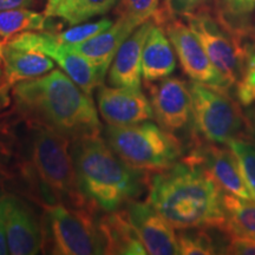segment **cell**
I'll use <instances>...</instances> for the list:
<instances>
[{
	"label": "cell",
	"mask_w": 255,
	"mask_h": 255,
	"mask_svg": "<svg viewBox=\"0 0 255 255\" xmlns=\"http://www.w3.org/2000/svg\"><path fill=\"white\" fill-rule=\"evenodd\" d=\"M203 0H171V8L175 14H183L199 7Z\"/></svg>",
	"instance_id": "31"
},
{
	"label": "cell",
	"mask_w": 255,
	"mask_h": 255,
	"mask_svg": "<svg viewBox=\"0 0 255 255\" xmlns=\"http://www.w3.org/2000/svg\"><path fill=\"white\" fill-rule=\"evenodd\" d=\"M9 45L19 49L36 50L45 53L58 64L76 84H78L88 95L103 84V79L95 66L78 52L62 45L52 36V32L28 31L6 39Z\"/></svg>",
	"instance_id": "10"
},
{
	"label": "cell",
	"mask_w": 255,
	"mask_h": 255,
	"mask_svg": "<svg viewBox=\"0 0 255 255\" xmlns=\"http://www.w3.org/2000/svg\"><path fill=\"white\" fill-rule=\"evenodd\" d=\"M8 252L13 255H34L43 251V223L23 197L0 194Z\"/></svg>",
	"instance_id": "11"
},
{
	"label": "cell",
	"mask_w": 255,
	"mask_h": 255,
	"mask_svg": "<svg viewBox=\"0 0 255 255\" xmlns=\"http://www.w3.org/2000/svg\"><path fill=\"white\" fill-rule=\"evenodd\" d=\"M253 9H255V0H248V1H247V6H246V9H245V12L253 11Z\"/></svg>",
	"instance_id": "39"
},
{
	"label": "cell",
	"mask_w": 255,
	"mask_h": 255,
	"mask_svg": "<svg viewBox=\"0 0 255 255\" xmlns=\"http://www.w3.org/2000/svg\"><path fill=\"white\" fill-rule=\"evenodd\" d=\"M159 25L163 26L178 57L181 68L191 81L216 90L228 91L231 87L227 81L209 59L189 25L177 19L175 14L164 18Z\"/></svg>",
	"instance_id": "9"
},
{
	"label": "cell",
	"mask_w": 255,
	"mask_h": 255,
	"mask_svg": "<svg viewBox=\"0 0 255 255\" xmlns=\"http://www.w3.org/2000/svg\"><path fill=\"white\" fill-rule=\"evenodd\" d=\"M105 141L124 163L144 173H159L176 164L182 146L174 133L149 122L105 129Z\"/></svg>",
	"instance_id": "5"
},
{
	"label": "cell",
	"mask_w": 255,
	"mask_h": 255,
	"mask_svg": "<svg viewBox=\"0 0 255 255\" xmlns=\"http://www.w3.org/2000/svg\"><path fill=\"white\" fill-rule=\"evenodd\" d=\"M45 13L32 11L27 7L0 12V38L2 40L28 31H45L50 26Z\"/></svg>",
	"instance_id": "23"
},
{
	"label": "cell",
	"mask_w": 255,
	"mask_h": 255,
	"mask_svg": "<svg viewBox=\"0 0 255 255\" xmlns=\"http://www.w3.org/2000/svg\"><path fill=\"white\" fill-rule=\"evenodd\" d=\"M191 95V121L196 139L228 144L246 131L245 114L226 91L206 87L200 83L189 84Z\"/></svg>",
	"instance_id": "8"
},
{
	"label": "cell",
	"mask_w": 255,
	"mask_h": 255,
	"mask_svg": "<svg viewBox=\"0 0 255 255\" xmlns=\"http://www.w3.org/2000/svg\"><path fill=\"white\" fill-rule=\"evenodd\" d=\"M45 210L43 252L56 255L104 254L96 210L55 203Z\"/></svg>",
	"instance_id": "6"
},
{
	"label": "cell",
	"mask_w": 255,
	"mask_h": 255,
	"mask_svg": "<svg viewBox=\"0 0 255 255\" xmlns=\"http://www.w3.org/2000/svg\"><path fill=\"white\" fill-rule=\"evenodd\" d=\"M98 227L103 239L104 254H148L124 208L105 213L98 220Z\"/></svg>",
	"instance_id": "19"
},
{
	"label": "cell",
	"mask_w": 255,
	"mask_h": 255,
	"mask_svg": "<svg viewBox=\"0 0 255 255\" xmlns=\"http://www.w3.org/2000/svg\"><path fill=\"white\" fill-rule=\"evenodd\" d=\"M154 23L151 19L139 25L121 45L108 75L111 87L141 89L143 47Z\"/></svg>",
	"instance_id": "16"
},
{
	"label": "cell",
	"mask_w": 255,
	"mask_h": 255,
	"mask_svg": "<svg viewBox=\"0 0 255 255\" xmlns=\"http://www.w3.org/2000/svg\"><path fill=\"white\" fill-rule=\"evenodd\" d=\"M81 0H46L44 13L49 18L63 19Z\"/></svg>",
	"instance_id": "30"
},
{
	"label": "cell",
	"mask_w": 255,
	"mask_h": 255,
	"mask_svg": "<svg viewBox=\"0 0 255 255\" xmlns=\"http://www.w3.org/2000/svg\"><path fill=\"white\" fill-rule=\"evenodd\" d=\"M34 0H0V12L7 9L31 7L34 5Z\"/></svg>",
	"instance_id": "33"
},
{
	"label": "cell",
	"mask_w": 255,
	"mask_h": 255,
	"mask_svg": "<svg viewBox=\"0 0 255 255\" xmlns=\"http://www.w3.org/2000/svg\"><path fill=\"white\" fill-rule=\"evenodd\" d=\"M171 14H175L173 12V8H171V0H162V6L161 8H159L157 15L158 17L163 18Z\"/></svg>",
	"instance_id": "37"
},
{
	"label": "cell",
	"mask_w": 255,
	"mask_h": 255,
	"mask_svg": "<svg viewBox=\"0 0 255 255\" xmlns=\"http://www.w3.org/2000/svg\"><path fill=\"white\" fill-rule=\"evenodd\" d=\"M21 117L14 109L0 113V180L14 177L19 157Z\"/></svg>",
	"instance_id": "21"
},
{
	"label": "cell",
	"mask_w": 255,
	"mask_h": 255,
	"mask_svg": "<svg viewBox=\"0 0 255 255\" xmlns=\"http://www.w3.org/2000/svg\"><path fill=\"white\" fill-rule=\"evenodd\" d=\"M9 254L7 238H6V227H5V220L4 214H2V207L1 200H0V255Z\"/></svg>",
	"instance_id": "34"
},
{
	"label": "cell",
	"mask_w": 255,
	"mask_h": 255,
	"mask_svg": "<svg viewBox=\"0 0 255 255\" xmlns=\"http://www.w3.org/2000/svg\"><path fill=\"white\" fill-rule=\"evenodd\" d=\"M180 254L183 255H212L219 253L215 241L205 228L183 229L177 235Z\"/></svg>",
	"instance_id": "24"
},
{
	"label": "cell",
	"mask_w": 255,
	"mask_h": 255,
	"mask_svg": "<svg viewBox=\"0 0 255 255\" xmlns=\"http://www.w3.org/2000/svg\"><path fill=\"white\" fill-rule=\"evenodd\" d=\"M71 149L79 189L97 212L119 210L141 195L146 173L124 163L100 135L77 139Z\"/></svg>",
	"instance_id": "4"
},
{
	"label": "cell",
	"mask_w": 255,
	"mask_h": 255,
	"mask_svg": "<svg viewBox=\"0 0 255 255\" xmlns=\"http://www.w3.org/2000/svg\"><path fill=\"white\" fill-rule=\"evenodd\" d=\"M113 24L114 21L111 19L103 18L92 23L72 25L68 30L62 32H52V36L62 45H75L97 36L101 32L108 30Z\"/></svg>",
	"instance_id": "26"
},
{
	"label": "cell",
	"mask_w": 255,
	"mask_h": 255,
	"mask_svg": "<svg viewBox=\"0 0 255 255\" xmlns=\"http://www.w3.org/2000/svg\"><path fill=\"white\" fill-rule=\"evenodd\" d=\"M226 222L221 233H237L255 239V200H245L223 193Z\"/></svg>",
	"instance_id": "22"
},
{
	"label": "cell",
	"mask_w": 255,
	"mask_h": 255,
	"mask_svg": "<svg viewBox=\"0 0 255 255\" xmlns=\"http://www.w3.org/2000/svg\"><path fill=\"white\" fill-rule=\"evenodd\" d=\"M145 84L158 126L171 133L183 130L191 121L189 84L177 77H167Z\"/></svg>",
	"instance_id": "13"
},
{
	"label": "cell",
	"mask_w": 255,
	"mask_h": 255,
	"mask_svg": "<svg viewBox=\"0 0 255 255\" xmlns=\"http://www.w3.org/2000/svg\"><path fill=\"white\" fill-rule=\"evenodd\" d=\"M225 242L221 251L225 254L233 255H255V239L246 235L237 234V233H223Z\"/></svg>",
	"instance_id": "29"
},
{
	"label": "cell",
	"mask_w": 255,
	"mask_h": 255,
	"mask_svg": "<svg viewBox=\"0 0 255 255\" xmlns=\"http://www.w3.org/2000/svg\"><path fill=\"white\" fill-rule=\"evenodd\" d=\"M245 122H246V132L251 141L255 142V104L247 107L245 110Z\"/></svg>",
	"instance_id": "32"
},
{
	"label": "cell",
	"mask_w": 255,
	"mask_h": 255,
	"mask_svg": "<svg viewBox=\"0 0 255 255\" xmlns=\"http://www.w3.org/2000/svg\"><path fill=\"white\" fill-rule=\"evenodd\" d=\"M248 0H227L228 7L235 13H245Z\"/></svg>",
	"instance_id": "36"
},
{
	"label": "cell",
	"mask_w": 255,
	"mask_h": 255,
	"mask_svg": "<svg viewBox=\"0 0 255 255\" xmlns=\"http://www.w3.org/2000/svg\"><path fill=\"white\" fill-rule=\"evenodd\" d=\"M13 109L27 122L45 127L71 142L101 135L102 126L91 95L53 69L40 77L12 85Z\"/></svg>",
	"instance_id": "1"
},
{
	"label": "cell",
	"mask_w": 255,
	"mask_h": 255,
	"mask_svg": "<svg viewBox=\"0 0 255 255\" xmlns=\"http://www.w3.org/2000/svg\"><path fill=\"white\" fill-rule=\"evenodd\" d=\"M188 162L200 165L209 175L223 193L231 194L245 200H255L248 187L234 151L196 139L195 145L188 157Z\"/></svg>",
	"instance_id": "12"
},
{
	"label": "cell",
	"mask_w": 255,
	"mask_h": 255,
	"mask_svg": "<svg viewBox=\"0 0 255 255\" xmlns=\"http://www.w3.org/2000/svg\"><path fill=\"white\" fill-rule=\"evenodd\" d=\"M182 17L229 87L237 84L246 65L250 47L244 43L240 32L233 30L221 14H213L203 6L186 12Z\"/></svg>",
	"instance_id": "7"
},
{
	"label": "cell",
	"mask_w": 255,
	"mask_h": 255,
	"mask_svg": "<svg viewBox=\"0 0 255 255\" xmlns=\"http://www.w3.org/2000/svg\"><path fill=\"white\" fill-rule=\"evenodd\" d=\"M136 28L130 21L122 17H117V20L114 21L108 30L101 32L100 34L87 41L66 46L84 56L95 66L101 78L104 81L117 51Z\"/></svg>",
	"instance_id": "17"
},
{
	"label": "cell",
	"mask_w": 255,
	"mask_h": 255,
	"mask_svg": "<svg viewBox=\"0 0 255 255\" xmlns=\"http://www.w3.org/2000/svg\"><path fill=\"white\" fill-rule=\"evenodd\" d=\"M0 58L5 64L8 81L15 83L40 77L55 69V60L36 50L19 49L0 40Z\"/></svg>",
	"instance_id": "20"
},
{
	"label": "cell",
	"mask_w": 255,
	"mask_h": 255,
	"mask_svg": "<svg viewBox=\"0 0 255 255\" xmlns=\"http://www.w3.org/2000/svg\"><path fill=\"white\" fill-rule=\"evenodd\" d=\"M223 191L200 165L186 159L155 173L148 202L175 229L215 228L226 222Z\"/></svg>",
	"instance_id": "3"
},
{
	"label": "cell",
	"mask_w": 255,
	"mask_h": 255,
	"mask_svg": "<svg viewBox=\"0 0 255 255\" xmlns=\"http://www.w3.org/2000/svg\"><path fill=\"white\" fill-rule=\"evenodd\" d=\"M234 151L246 182L255 196V142L235 138L227 144Z\"/></svg>",
	"instance_id": "27"
},
{
	"label": "cell",
	"mask_w": 255,
	"mask_h": 255,
	"mask_svg": "<svg viewBox=\"0 0 255 255\" xmlns=\"http://www.w3.org/2000/svg\"><path fill=\"white\" fill-rule=\"evenodd\" d=\"M159 8V0H120L116 14L138 27L145 21L154 19Z\"/></svg>",
	"instance_id": "25"
},
{
	"label": "cell",
	"mask_w": 255,
	"mask_h": 255,
	"mask_svg": "<svg viewBox=\"0 0 255 255\" xmlns=\"http://www.w3.org/2000/svg\"><path fill=\"white\" fill-rule=\"evenodd\" d=\"M155 21V20H154ZM176 69V56L162 25L154 23L146 37L142 53V78L154 83L167 78Z\"/></svg>",
	"instance_id": "18"
},
{
	"label": "cell",
	"mask_w": 255,
	"mask_h": 255,
	"mask_svg": "<svg viewBox=\"0 0 255 255\" xmlns=\"http://www.w3.org/2000/svg\"><path fill=\"white\" fill-rule=\"evenodd\" d=\"M97 104L101 116L109 126L124 127L154 119L150 101L141 89L98 87Z\"/></svg>",
	"instance_id": "14"
},
{
	"label": "cell",
	"mask_w": 255,
	"mask_h": 255,
	"mask_svg": "<svg viewBox=\"0 0 255 255\" xmlns=\"http://www.w3.org/2000/svg\"><path fill=\"white\" fill-rule=\"evenodd\" d=\"M237 97L242 107L255 104V45L248 47L246 65L237 83Z\"/></svg>",
	"instance_id": "28"
},
{
	"label": "cell",
	"mask_w": 255,
	"mask_h": 255,
	"mask_svg": "<svg viewBox=\"0 0 255 255\" xmlns=\"http://www.w3.org/2000/svg\"><path fill=\"white\" fill-rule=\"evenodd\" d=\"M24 126L25 129L19 131L14 177L18 175L21 178L28 195L41 206L64 203L95 209L79 189L70 146L72 142L53 130L25 120Z\"/></svg>",
	"instance_id": "2"
},
{
	"label": "cell",
	"mask_w": 255,
	"mask_h": 255,
	"mask_svg": "<svg viewBox=\"0 0 255 255\" xmlns=\"http://www.w3.org/2000/svg\"><path fill=\"white\" fill-rule=\"evenodd\" d=\"M7 85H11V87H12V84L8 81L5 64H4V62H2V59L0 58V88L7 87Z\"/></svg>",
	"instance_id": "38"
},
{
	"label": "cell",
	"mask_w": 255,
	"mask_h": 255,
	"mask_svg": "<svg viewBox=\"0 0 255 255\" xmlns=\"http://www.w3.org/2000/svg\"><path fill=\"white\" fill-rule=\"evenodd\" d=\"M11 96H12V87L0 88V113L5 111L11 104Z\"/></svg>",
	"instance_id": "35"
},
{
	"label": "cell",
	"mask_w": 255,
	"mask_h": 255,
	"mask_svg": "<svg viewBox=\"0 0 255 255\" xmlns=\"http://www.w3.org/2000/svg\"><path fill=\"white\" fill-rule=\"evenodd\" d=\"M128 218L151 255L180 254L174 227L149 202L133 200L124 207Z\"/></svg>",
	"instance_id": "15"
}]
</instances>
